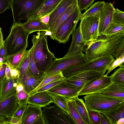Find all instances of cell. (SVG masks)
<instances>
[{
	"label": "cell",
	"instance_id": "obj_1",
	"mask_svg": "<svg viewBox=\"0 0 124 124\" xmlns=\"http://www.w3.org/2000/svg\"><path fill=\"white\" fill-rule=\"evenodd\" d=\"M104 36L85 44L83 51L87 61L108 55H113L124 39V31Z\"/></svg>",
	"mask_w": 124,
	"mask_h": 124
},
{
	"label": "cell",
	"instance_id": "obj_2",
	"mask_svg": "<svg viewBox=\"0 0 124 124\" xmlns=\"http://www.w3.org/2000/svg\"><path fill=\"white\" fill-rule=\"evenodd\" d=\"M47 33L39 31L36 35H33L31 39L33 47V58L38 69L46 73L50 66L54 54L49 50L47 43Z\"/></svg>",
	"mask_w": 124,
	"mask_h": 124
},
{
	"label": "cell",
	"instance_id": "obj_3",
	"mask_svg": "<svg viewBox=\"0 0 124 124\" xmlns=\"http://www.w3.org/2000/svg\"><path fill=\"white\" fill-rule=\"evenodd\" d=\"M10 29L4 42L7 56L18 53L28 45V38L30 34L25 30L22 23L13 24Z\"/></svg>",
	"mask_w": 124,
	"mask_h": 124
},
{
	"label": "cell",
	"instance_id": "obj_4",
	"mask_svg": "<svg viewBox=\"0 0 124 124\" xmlns=\"http://www.w3.org/2000/svg\"><path fill=\"white\" fill-rule=\"evenodd\" d=\"M83 98L88 111H95L101 113L108 112L124 103V99L107 96L101 93L87 94Z\"/></svg>",
	"mask_w": 124,
	"mask_h": 124
},
{
	"label": "cell",
	"instance_id": "obj_5",
	"mask_svg": "<svg viewBox=\"0 0 124 124\" xmlns=\"http://www.w3.org/2000/svg\"><path fill=\"white\" fill-rule=\"evenodd\" d=\"M115 60L112 55L104 56L87 61L85 63L69 67L62 72L66 78H71L81 72L88 70H95L104 74L107 68Z\"/></svg>",
	"mask_w": 124,
	"mask_h": 124
},
{
	"label": "cell",
	"instance_id": "obj_6",
	"mask_svg": "<svg viewBox=\"0 0 124 124\" xmlns=\"http://www.w3.org/2000/svg\"><path fill=\"white\" fill-rule=\"evenodd\" d=\"M82 13L78 5L67 19L60 25L55 33L52 39L60 43L65 44L76 29Z\"/></svg>",
	"mask_w": 124,
	"mask_h": 124
},
{
	"label": "cell",
	"instance_id": "obj_7",
	"mask_svg": "<svg viewBox=\"0 0 124 124\" xmlns=\"http://www.w3.org/2000/svg\"><path fill=\"white\" fill-rule=\"evenodd\" d=\"M44 0H12L11 8L14 19L13 24L21 23L41 4Z\"/></svg>",
	"mask_w": 124,
	"mask_h": 124
},
{
	"label": "cell",
	"instance_id": "obj_8",
	"mask_svg": "<svg viewBox=\"0 0 124 124\" xmlns=\"http://www.w3.org/2000/svg\"><path fill=\"white\" fill-rule=\"evenodd\" d=\"M83 52L71 55L64 56L62 58H55L45 73L44 77L58 73L70 67L87 62V60Z\"/></svg>",
	"mask_w": 124,
	"mask_h": 124
},
{
	"label": "cell",
	"instance_id": "obj_9",
	"mask_svg": "<svg viewBox=\"0 0 124 124\" xmlns=\"http://www.w3.org/2000/svg\"><path fill=\"white\" fill-rule=\"evenodd\" d=\"M100 13L99 11L92 16L80 20V30L85 44L96 39L99 37L98 26Z\"/></svg>",
	"mask_w": 124,
	"mask_h": 124
},
{
	"label": "cell",
	"instance_id": "obj_10",
	"mask_svg": "<svg viewBox=\"0 0 124 124\" xmlns=\"http://www.w3.org/2000/svg\"><path fill=\"white\" fill-rule=\"evenodd\" d=\"M42 115L46 124H77L70 114L55 104L51 107H44Z\"/></svg>",
	"mask_w": 124,
	"mask_h": 124
},
{
	"label": "cell",
	"instance_id": "obj_11",
	"mask_svg": "<svg viewBox=\"0 0 124 124\" xmlns=\"http://www.w3.org/2000/svg\"><path fill=\"white\" fill-rule=\"evenodd\" d=\"M104 75L97 70H87L78 73L71 78H66L65 81L67 84L78 93L91 83Z\"/></svg>",
	"mask_w": 124,
	"mask_h": 124
},
{
	"label": "cell",
	"instance_id": "obj_12",
	"mask_svg": "<svg viewBox=\"0 0 124 124\" xmlns=\"http://www.w3.org/2000/svg\"><path fill=\"white\" fill-rule=\"evenodd\" d=\"M28 104L22 117L21 124H46L41 108Z\"/></svg>",
	"mask_w": 124,
	"mask_h": 124
},
{
	"label": "cell",
	"instance_id": "obj_13",
	"mask_svg": "<svg viewBox=\"0 0 124 124\" xmlns=\"http://www.w3.org/2000/svg\"><path fill=\"white\" fill-rule=\"evenodd\" d=\"M111 82L110 76L104 75L91 83L79 91V96L86 95L91 93H101L110 84Z\"/></svg>",
	"mask_w": 124,
	"mask_h": 124
},
{
	"label": "cell",
	"instance_id": "obj_14",
	"mask_svg": "<svg viewBox=\"0 0 124 124\" xmlns=\"http://www.w3.org/2000/svg\"><path fill=\"white\" fill-rule=\"evenodd\" d=\"M115 8L112 3L108 2L105 3L104 8L100 11L98 26L99 36L102 35L111 22Z\"/></svg>",
	"mask_w": 124,
	"mask_h": 124
},
{
	"label": "cell",
	"instance_id": "obj_15",
	"mask_svg": "<svg viewBox=\"0 0 124 124\" xmlns=\"http://www.w3.org/2000/svg\"><path fill=\"white\" fill-rule=\"evenodd\" d=\"M16 93L8 98L0 101V119L6 118L12 116L18 108V104Z\"/></svg>",
	"mask_w": 124,
	"mask_h": 124
},
{
	"label": "cell",
	"instance_id": "obj_16",
	"mask_svg": "<svg viewBox=\"0 0 124 124\" xmlns=\"http://www.w3.org/2000/svg\"><path fill=\"white\" fill-rule=\"evenodd\" d=\"M65 81V80L46 91V92L49 94L62 96L68 100L78 96V92L67 84Z\"/></svg>",
	"mask_w": 124,
	"mask_h": 124
},
{
	"label": "cell",
	"instance_id": "obj_17",
	"mask_svg": "<svg viewBox=\"0 0 124 124\" xmlns=\"http://www.w3.org/2000/svg\"><path fill=\"white\" fill-rule=\"evenodd\" d=\"M61 0H44L41 4L34 11L29 15L27 19L41 17L52 12Z\"/></svg>",
	"mask_w": 124,
	"mask_h": 124
},
{
	"label": "cell",
	"instance_id": "obj_18",
	"mask_svg": "<svg viewBox=\"0 0 124 124\" xmlns=\"http://www.w3.org/2000/svg\"><path fill=\"white\" fill-rule=\"evenodd\" d=\"M44 75L40 76H34L31 75L29 71L19 79H17V82L23 85V89L29 94L39 84L43 79Z\"/></svg>",
	"mask_w": 124,
	"mask_h": 124
},
{
	"label": "cell",
	"instance_id": "obj_19",
	"mask_svg": "<svg viewBox=\"0 0 124 124\" xmlns=\"http://www.w3.org/2000/svg\"><path fill=\"white\" fill-rule=\"evenodd\" d=\"M17 79L7 78L5 76L0 82V101L8 98L16 92Z\"/></svg>",
	"mask_w": 124,
	"mask_h": 124
},
{
	"label": "cell",
	"instance_id": "obj_20",
	"mask_svg": "<svg viewBox=\"0 0 124 124\" xmlns=\"http://www.w3.org/2000/svg\"><path fill=\"white\" fill-rule=\"evenodd\" d=\"M72 40L68 52L65 56L72 55L83 51L85 46L80 31L79 24L72 34Z\"/></svg>",
	"mask_w": 124,
	"mask_h": 124
},
{
	"label": "cell",
	"instance_id": "obj_21",
	"mask_svg": "<svg viewBox=\"0 0 124 124\" xmlns=\"http://www.w3.org/2000/svg\"><path fill=\"white\" fill-rule=\"evenodd\" d=\"M53 103L51 95L46 91L34 93L29 95L28 104L44 107Z\"/></svg>",
	"mask_w": 124,
	"mask_h": 124
},
{
	"label": "cell",
	"instance_id": "obj_22",
	"mask_svg": "<svg viewBox=\"0 0 124 124\" xmlns=\"http://www.w3.org/2000/svg\"><path fill=\"white\" fill-rule=\"evenodd\" d=\"M78 0H61L55 9L49 14L47 26L49 29L57 18L71 5Z\"/></svg>",
	"mask_w": 124,
	"mask_h": 124
},
{
	"label": "cell",
	"instance_id": "obj_23",
	"mask_svg": "<svg viewBox=\"0 0 124 124\" xmlns=\"http://www.w3.org/2000/svg\"><path fill=\"white\" fill-rule=\"evenodd\" d=\"M40 18L29 19L23 23L25 30L30 34L36 31H45L48 33L49 36L50 33L47 24L42 23Z\"/></svg>",
	"mask_w": 124,
	"mask_h": 124
},
{
	"label": "cell",
	"instance_id": "obj_24",
	"mask_svg": "<svg viewBox=\"0 0 124 124\" xmlns=\"http://www.w3.org/2000/svg\"><path fill=\"white\" fill-rule=\"evenodd\" d=\"M78 5L77 1L70 6L56 19L49 29L50 33L49 36L52 39L60 25L67 19Z\"/></svg>",
	"mask_w": 124,
	"mask_h": 124
},
{
	"label": "cell",
	"instance_id": "obj_25",
	"mask_svg": "<svg viewBox=\"0 0 124 124\" xmlns=\"http://www.w3.org/2000/svg\"><path fill=\"white\" fill-rule=\"evenodd\" d=\"M101 93L107 96L124 99V85L112 83Z\"/></svg>",
	"mask_w": 124,
	"mask_h": 124
},
{
	"label": "cell",
	"instance_id": "obj_26",
	"mask_svg": "<svg viewBox=\"0 0 124 124\" xmlns=\"http://www.w3.org/2000/svg\"><path fill=\"white\" fill-rule=\"evenodd\" d=\"M102 113L105 116L109 124H116L120 119L124 118V103Z\"/></svg>",
	"mask_w": 124,
	"mask_h": 124
},
{
	"label": "cell",
	"instance_id": "obj_27",
	"mask_svg": "<svg viewBox=\"0 0 124 124\" xmlns=\"http://www.w3.org/2000/svg\"><path fill=\"white\" fill-rule=\"evenodd\" d=\"M28 45L21 51L14 54L8 56L6 58L5 62L10 67L18 70L23 59Z\"/></svg>",
	"mask_w": 124,
	"mask_h": 124
},
{
	"label": "cell",
	"instance_id": "obj_28",
	"mask_svg": "<svg viewBox=\"0 0 124 124\" xmlns=\"http://www.w3.org/2000/svg\"><path fill=\"white\" fill-rule=\"evenodd\" d=\"M78 96L74 98L77 109L85 124H91L88 111L83 100Z\"/></svg>",
	"mask_w": 124,
	"mask_h": 124
},
{
	"label": "cell",
	"instance_id": "obj_29",
	"mask_svg": "<svg viewBox=\"0 0 124 124\" xmlns=\"http://www.w3.org/2000/svg\"><path fill=\"white\" fill-rule=\"evenodd\" d=\"M105 3L104 1H98L94 3L82 14L80 20L92 16L97 12L101 11L104 8Z\"/></svg>",
	"mask_w": 124,
	"mask_h": 124
},
{
	"label": "cell",
	"instance_id": "obj_30",
	"mask_svg": "<svg viewBox=\"0 0 124 124\" xmlns=\"http://www.w3.org/2000/svg\"><path fill=\"white\" fill-rule=\"evenodd\" d=\"M31 48L26 50L22 61L18 69L19 75L17 79L20 78L24 74L29 71L30 67V55Z\"/></svg>",
	"mask_w": 124,
	"mask_h": 124
},
{
	"label": "cell",
	"instance_id": "obj_31",
	"mask_svg": "<svg viewBox=\"0 0 124 124\" xmlns=\"http://www.w3.org/2000/svg\"><path fill=\"white\" fill-rule=\"evenodd\" d=\"M68 104L70 113L77 124H85L77 109L74 98L68 101Z\"/></svg>",
	"mask_w": 124,
	"mask_h": 124
},
{
	"label": "cell",
	"instance_id": "obj_32",
	"mask_svg": "<svg viewBox=\"0 0 124 124\" xmlns=\"http://www.w3.org/2000/svg\"><path fill=\"white\" fill-rule=\"evenodd\" d=\"M49 94L52 98L53 103L64 111L70 114L68 104V100L61 95L53 94Z\"/></svg>",
	"mask_w": 124,
	"mask_h": 124
},
{
	"label": "cell",
	"instance_id": "obj_33",
	"mask_svg": "<svg viewBox=\"0 0 124 124\" xmlns=\"http://www.w3.org/2000/svg\"><path fill=\"white\" fill-rule=\"evenodd\" d=\"M110 77L112 82L124 85V67H119Z\"/></svg>",
	"mask_w": 124,
	"mask_h": 124
},
{
	"label": "cell",
	"instance_id": "obj_34",
	"mask_svg": "<svg viewBox=\"0 0 124 124\" xmlns=\"http://www.w3.org/2000/svg\"><path fill=\"white\" fill-rule=\"evenodd\" d=\"M66 78L63 76L62 71L55 75L44 77L41 82L34 90L29 93V95L32 93L42 87L46 85L55 80Z\"/></svg>",
	"mask_w": 124,
	"mask_h": 124
},
{
	"label": "cell",
	"instance_id": "obj_35",
	"mask_svg": "<svg viewBox=\"0 0 124 124\" xmlns=\"http://www.w3.org/2000/svg\"><path fill=\"white\" fill-rule=\"evenodd\" d=\"M30 55V67L29 72L32 75L38 76L44 75L45 73L40 71L37 68L33 55V47H31Z\"/></svg>",
	"mask_w": 124,
	"mask_h": 124
},
{
	"label": "cell",
	"instance_id": "obj_36",
	"mask_svg": "<svg viewBox=\"0 0 124 124\" xmlns=\"http://www.w3.org/2000/svg\"><path fill=\"white\" fill-rule=\"evenodd\" d=\"M122 31H124V24L114 23L111 22L102 35H109Z\"/></svg>",
	"mask_w": 124,
	"mask_h": 124
},
{
	"label": "cell",
	"instance_id": "obj_37",
	"mask_svg": "<svg viewBox=\"0 0 124 124\" xmlns=\"http://www.w3.org/2000/svg\"><path fill=\"white\" fill-rule=\"evenodd\" d=\"M119 66L124 67V53L115 60L108 67L107 69L108 71L105 75L107 76L114 69Z\"/></svg>",
	"mask_w": 124,
	"mask_h": 124
},
{
	"label": "cell",
	"instance_id": "obj_38",
	"mask_svg": "<svg viewBox=\"0 0 124 124\" xmlns=\"http://www.w3.org/2000/svg\"><path fill=\"white\" fill-rule=\"evenodd\" d=\"M16 96L19 106L26 105L28 104V101L29 96L24 89L18 93H16Z\"/></svg>",
	"mask_w": 124,
	"mask_h": 124
},
{
	"label": "cell",
	"instance_id": "obj_39",
	"mask_svg": "<svg viewBox=\"0 0 124 124\" xmlns=\"http://www.w3.org/2000/svg\"><path fill=\"white\" fill-rule=\"evenodd\" d=\"M111 22L115 23L124 24V12L118 8H115Z\"/></svg>",
	"mask_w": 124,
	"mask_h": 124
},
{
	"label": "cell",
	"instance_id": "obj_40",
	"mask_svg": "<svg viewBox=\"0 0 124 124\" xmlns=\"http://www.w3.org/2000/svg\"><path fill=\"white\" fill-rule=\"evenodd\" d=\"M66 78L57 80L53 81L43 86L29 95H30L36 93L46 91L52 88L56 85L65 80Z\"/></svg>",
	"mask_w": 124,
	"mask_h": 124
},
{
	"label": "cell",
	"instance_id": "obj_41",
	"mask_svg": "<svg viewBox=\"0 0 124 124\" xmlns=\"http://www.w3.org/2000/svg\"><path fill=\"white\" fill-rule=\"evenodd\" d=\"M88 112L91 124H100V113L94 110H89Z\"/></svg>",
	"mask_w": 124,
	"mask_h": 124
},
{
	"label": "cell",
	"instance_id": "obj_42",
	"mask_svg": "<svg viewBox=\"0 0 124 124\" xmlns=\"http://www.w3.org/2000/svg\"><path fill=\"white\" fill-rule=\"evenodd\" d=\"M95 0H78V6L81 11L86 10L93 4Z\"/></svg>",
	"mask_w": 124,
	"mask_h": 124
},
{
	"label": "cell",
	"instance_id": "obj_43",
	"mask_svg": "<svg viewBox=\"0 0 124 124\" xmlns=\"http://www.w3.org/2000/svg\"><path fill=\"white\" fill-rule=\"evenodd\" d=\"M12 0H0V14L11 8Z\"/></svg>",
	"mask_w": 124,
	"mask_h": 124
},
{
	"label": "cell",
	"instance_id": "obj_44",
	"mask_svg": "<svg viewBox=\"0 0 124 124\" xmlns=\"http://www.w3.org/2000/svg\"><path fill=\"white\" fill-rule=\"evenodd\" d=\"M123 53H124V39L123 40L116 48L112 56L116 59Z\"/></svg>",
	"mask_w": 124,
	"mask_h": 124
},
{
	"label": "cell",
	"instance_id": "obj_45",
	"mask_svg": "<svg viewBox=\"0 0 124 124\" xmlns=\"http://www.w3.org/2000/svg\"><path fill=\"white\" fill-rule=\"evenodd\" d=\"M7 55L4 45L0 49V62L4 63L5 60Z\"/></svg>",
	"mask_w": 124,
	"mask_h": 124
},
{
	"label": "cell",
	"instance_id": "obj_46",
	"mask_svg": "<svg viewBox=\"0 0 124 124\" xmlns=\"http://www.w3.org/2000/svg\"><path fill=\"white\" fill-rule=\"evenodd\" d=\"M6 67V62H4L0 69V82L6 76L5 71Z\"/></svg>",
	"mask_w": 124,
	"mask_h": 124
},
{
	"label": "cell",
	"instance_id": "obj_47",
	"mask_svg": "<svg viewBox=\"0 0 124 124\" xmlns=\"http://www.w3.org/2000/svg\"><path fill=\"white\" fill-rule=\"evenodd\" d=\"M10 68L12 78L14 79H17L19 75L18 70L17 69Z\"/></svg>",
	"mask_w": 124,
	"mask_h": 124
},
{
	"label": "cell",
	"instance_id": "obj_48",
	"mask_svg": "<svg viewBox=\"0 0 124 124\" xmlns=\"http://www.w3.org/2000/svg\"><path fill=\"white\" fill-rule=\"evenodd\" d=\"M100 124H109L108 120L103 114L100 113Z\"/></svg>",
	"mask_w": 124,
	"mask_h": 124
},
{
	"label": "cell",
	"instance_id": "obj_49",
	"mask_svg": "<svg viewBox=\"0 0 124 124\" xmlns=\"http://www.w3.org/2000/svg\"><path fill=\"white\" fill-rule=\"evenodd\" d=\"M6 67L5 71L6 77L7 78H12L11 75L10 68V66L6 62Z\"/></svg>",
	"mask_w": 124,
	"mask_h": 124
},
{
	"label": "cell",
	"instance_id": "obj_50",
	"mask_svg": "<svg viewBox=\"0 0 124 124\" xmlns=\"http://www.w3.org/2000/svg\"><path fill=\"white\" fill-rule=\"evenodd\" d=\"M49 14H48L41 17L40 18L41 21L43 23L47 25L49 22Z\"/></svg>",
	"mask_w": 124,
	"mask_h": 124
},
{
	"label": "cell",
	"instance_id": "obj_51",
	"mask_svg": "<svg viewBox=\"0 0 124 124\" xmlns=\"http://www.w3.org/2000/svg\"><path fill=\"white\" fill-rule=\"evenodd\" d=\"M24 89V86L21 83H17V85L16 86V93L23 90Z\"/></svg>",
	"mask_w": 124,
	"mask_h": 124
},
{
	"label": "cell",
	"instance_id": "obj_52",
	"mask_svg": "<svg viewBox=\"0 0 124 124\" xmlns=\"http://www.w3.org/2000/svg\"><path fill=\"white\" fill-rule=\"evenodd\" d=\"M4 41L3 40L2 31L0 32V49L4 45Z\"/></svg>",
	"mask_w": 124,
	"mask_h": 124
},
{
	"label": "cell",
	"instance_id": "obj_53",
	"mask_svg": "<svg viewBox=\"0 0 124 124\" xmlns=\"http://www.w3.org/2000/svg\"><path fill=\"white\" fill-rule=\"evenodd\" d=\"M124 118L120 119L117 121L116 124H124Z\"/></svg>",
	"mask_w": 124,
	"mask_h": 124
},
{
	"label": "cell",
	"instance_id": "obj_54",
	"mask_svg": "<svg viewBox=\"0 0 124 124\" xmlns=\"http://www.w3.org/2000/svg\"><path fill=\"white\" fill-rule=\"evenodd\" d=\"M3 63V62H0V69L2 67Z\"/></svg>",
	"mask_w": 124,
	"mask_h": 124
},
{
	"label": "cell",
	"instance_id": "obj_55",
	"mask_svg": "<svg viewBox=\"0 0 124 124\" xmlns=\"http://www.w3.org/2000/svg\"><path fill=\"white\" fill-rule=\"evenodd\" d=\"M1 31V27H0V32Z\"/></svg>",
	"mask_w": 124,
	"mask_h": 124
}]
</instances>
